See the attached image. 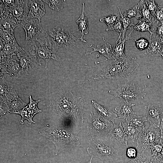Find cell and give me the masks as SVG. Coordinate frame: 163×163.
<instances>
[{
    "label": "cell",
    "mask_w": 163,
    "mask_h": 163,
    "mask_svg": "<svg viewBox=\"0 0 163 163\" xmlns=\"http://www.w3.org/2000/svg\"><path fill=\"white\" fill-rule=\"evenodd\" d=\"M93 158L92 157H91L90 160L87 163H91L92 162V159H93Z\"/></svg>",
    "instance_id": "cell-47"
},
{
    "label": "cell",
    "mask_w": 163,
    "mask_h": 163,
    "mask_svg": "<svg viewBox=\"0 0 163 163\" xmlns=\"http://www.w3.org/2000/svg\"><path fill=\"white\" fill-rule=\"evenodd\" d=\"M42 1L47 4L49 7L52 9L58 11L63 8V2L65 1L52 0H42Z\"/></svg>",
    "instance_id": "cell-36"
},
{
    "label": "cell",
    "mask_w": 163,
    "mask_h": 163,
    "mask_svg": "<svg viewBox=\"0 0 163 163\" xmlns=\"http://www.w3.org/2000/svg\"><path fill=\"white\" fill-rule=\"evenodd\" d=\"M86 80L88 83L96 81H113L126 79L137 69L139 65L135 56L131 55L122 60L113 59Z\"/></svg>",
    "instance_id": "cell-2"
},
{
    "label": "cell",
    "mask_w": 163,
    "mask_h": 163,
    "mask_svg": "<svg viewBox=\"0 0 163 163\" xmlns=\"http://www.w3.org/2000/svg\"><path fill=\"white\" fill-rule=\"evenodd\" d=\"M100 117L95 112H91L88 120L87 128L88 135L92 138L106 139L113 126L110 122H102L100 120Z\"/></svg>",
    "instance_id": "cell-7"
},
{
    "label": "cell",
    "mask_w": 163,
    "mask_h": 163,
    "mask_svg": "<svg viewBox=\"0 0 163 163\" xmlns=\"http://www.w3.org/2000/svg\"><path fill=\"white\" fill-rule=\"evenodd\" d=\"M8 7V14L2 18L8 19L15 28L27 18L29 13L28 0H16L13 5Z\"/></svg>",
    "instance_id": "cell-10"
},
{
    "label": "cell",
    "mask_w": 163,
    "mask_h": 163,
    "mask_svg": "<svg viewBox=\"0 0 163 163\" xmlns=\"http://www.w3.org/2000/svg\"><path fill=\"white\" fill-rule=\"evenodd\" d=\"M118 9L120 15L122 26L123 29V33L122 39L123 40L125 37V34L127 30L130 29L132 26L134 25L133 20L130 19L123 16L121 13L119 7Z\"/></svg>",
    "instance_id": "cell-31"
},
{
    "label": "cell",
    "mask_w": 163,
    "mask_h": 163,
    "mask_svg": "<svg viewBox=\"0 0 163 163\" xmlns=\"http://www.w3.org/2000/svg\"><path fill=\"white\" fill-rule=\"evenodd\" d=\"M0 30L11 32H14L15 28L11 22L5 18H0Z\"/></svg>",
    "instance_id": "cell-38"
},
{
    "label": "cell",
    "mask_w": 163,
    "mask_h": 163,
    "mask_svg": "<svg viewBox=\"0 0 163 163\" xmlns=\"http://www.w3.org/2000/svg\"><path fill=\"white\" fill-rule=\"evenodd\" d=\"M4 44V47L0 50V58L17 55L23 50V47L20 46L16 41Z\"/></svg>",
    "instance_id": "cell-23"
},
{
    "label": "cell",
    "mask_w": 163,
    "mask_h": 163,
    "mask_svg": "<svg viewBox=\"0 0 163 163\" xmlns=\"http://www.w3.org/2000/svg\"><path fill=\"white\" fill-rule=\"evenodd\" d=\"M156 27L157 30L155 32L161 38H163V23Z\"/></svg>",
    "instance_id": "cell-45"
},
{
    "label": "cell",
    "mask_w": 163,
    "mask_h": 163,
    "mask_svg": "<svg viewBox=\"0 0 163 163\" xmlns=\"http://www.w3.org/2000/svg\"><path fill=\"white\" fill-rule=\"evenodd\" d=\"M21 68V74L28 75L38 67L41 66L34 50L30 44L17 54Z\"/></svg>",
    "instance_id": "cell-9"
},
{
    "label": "cell",
    "mask_w": 163,
    "mask_h": 163,
    "mask_svg": "<svg viewBox=\"0 0 163 163\" xmlns=\"http://www.w3.org/2000/svg\"><path fill=\"white\" fill-rule=\"evenodd\" d=\"M29 13L27 18H36L40 22L45 13L44 2L42 0H28Z\"/></svg>",
    "instance_id": "cell-17"
},
{
    "label": "cell",
    "mask_w": 163,
    "mask_h": 163,
    "mask_svg": "<svg viewBox=\"0 0 163 163\" xmlns=\"http://www.w3.org/2000/svg\"><path fill=\"white\" fill-rule=\"evenodd\" d=\"M123 15L129 18L134 17L138 20L142 19L138 3L133 7L126 10Z\"/></svg>",
    "instance_id": "cell-28"
},
{
    "label": "cell",
    "mask_w": 163,
    "mask_h": 163,
    "mask_svg": "<svg viewBox=\"0 0 163 163\" xmlns=\"http://www.w3.org/2000/svg\"><path fill=\"white\" fill-rule=\"evenodd\" d=\"M72 96L71 93H65L53 101L51 107L63 118L64 125L74 130L81 131L78 126L84 122L83 104L81 101L73 98Z\"/></svg>",
    "instance_id": "cell-1"
},
{
    "label": "cell",
    "mask_w": 163,
    "mask_h": 163,
    "mask_svg": "<svg viewBox=\"0 0 163 163\" xmlns=\"http://www.w3.org/2000/svg\"><path fill=\"white\" fill-rule=\"evenodd\" d=\"M30 102L27 105L28 108L32 113L34 116L37 113H40L41 112V110L39 109L37 107V104L40 101V99L36 101L34 100L31 95L29 96Z\"/></svg>",
    "instance_id": "cell-34"
},
{
    "label": "cell",
    "mask_w": 163,
    "mask_h": 163,
    "mask_svg": "<svg viewBox=\"0 0 163 163\" xmlns=\"http://www.w3.org/2000/svg\"><path fill=\"white\" fill-rule=\"evenodd\" d=\"M153 23V22L149 23L144 21H139L138 24L134 25L133 28L135 30L141 32L148 31L151 34L152 32L150 31V29Z\"/></svg>",
    "instance_id": "cell-35"
},
{
    "label": "cell",
    "mask_w": 163,
    "mask_h": 163,
    "mask_svg": "<svg viewBox=\"0 0 163 163\" xmlns=\"http://www.w3.org/2000/svg\"><path fill=\"white\" fill-rule=\"evenodd\" d=\"M121 123L125 133L127 136L124 143L127 147L128 140H131L132 142H134L135 140L137 139L139 133L142 131L143 127L130 125L126 122H122Z\"/></svg>",
    "instance_id": "cell-22"
},
{
    "label": "cell",
    "mask_w": 163,
    "mask_h": 163,
    "mask_svg": "<svg viewBox=\"0 0 163 163\" xmlns=\"http://www.w3.org/2000/svg\"><path fill=\"white\" fill-rule=\"evenodd\" d=\"M161 56L162 57V58H163V53L162 55Z\"/></svg>",
    "instance_id": "cell-49"
},
{
    "label": "cell",
    "mask_w": 163,
    "mask_h": 163,
    "mask_svg": "<svg viewBox=\"0 0 163 163\" xmlns=\"http://www.w3.org/2000/svg\"><path fill=\"white\" fill-rule=\"evenodd\" d=\"M100 139L92 138L89 141L86 150L91 157H97L103 161H115L119 158L118 151L113 147L110 139Z\"/></svg>",
    "instance_id": "cell-4"
},
{
    "label": "cell",
    "mask_w": 163,
    "mask_h": 163,
    "mask_svg": "<svg viewBox=\"0 0 163 163\" xmlns=\"http://www.w3.org/2000/svg\"><path fill=\"white\" fill-rule=\"evenodd\" d=\"M112 123L113 126L109 133V135L111 136V138H114L122 144L125 142L127 136L125 133L121 123L118 125L116 124L114 122Z\"/></svg>",
    "instance_id": "cell-24"
},
{
    "label": "cell",
    "mask_w": 163,
    "mask_h": 163,
    "mask_svg": "<svg viewBox=\"0 0 163 163\" xmlns=\"http://www.w3.org/2000/svg\"><path fill=\"white\" fill-rule=\"evenodd\" d=\"M161 137L159 128H155L150 124L149 128H143L142 133L137 139V146L142 152L145 151Z\"/></svg>",
    "instance_id": "cell-12"
},
{
    "label": "cell",
    "mask_w": 163,
    "mask_h": 163,
    "mask_svg": "<svg viewBox=\"0 0 163 163\" xmlns=\"http://www.w3.org/2000/svg\"><path fill=\"white\" fill-rule=\"evenodd\" d=\"M0 40L4 43L13 42L16 41L14 32H11L0 30Z\"/></svg>",
    "instance_id": "cell-33"
},
{
    "label": "cell",
    "mask_w": 163,
    "mask_h": 163,
    "mask_svg": "<svg viewBox=\"0 0 163 163\" xmlns=\"http://www.w3.org/2000/svg\"><path fill=\"white\" fill-rule=\"evenodd\" d=\"M126 155L129 158L134 159L137 155V152L136 148L133 147L128 148L126 150Z\"/></svg>",
    "instance_id": "cell-44"
},
{
    "label": "cell",
    "mask_w": 163,
    "mask_h": 163,
    "mask_svg": "<svg viewBox=\"0 0 163 163\" xmlns=\"http://www.w3.org/2000/svg\"><path fill=\"white\" fill-rule=\"evenodd\" d=\"M133 32V30L131 31L129 34L126 36L123 40L118 36L113 48L111 59L117 60L121 59L123 60L127 57L125 54V43L126 41L131 39V34Z\"/></svg>",
    "instance_id": "cell-18"
},
{
    "label": "cell",
    "mask_w": 163,
    "mask_h": 163,
    "mask_svg": "<svg viewBox=\"0 0 163 163\" xmlns=\"http://www.w3.org/2000/svg\"><path fill=\"white\" fill-rule=\"evenodd\" d=\"M135 104L129 102H122L120 106L116 107L115 110L117 112V115L119 118L126 119L128 117L133 114L134 112L132 107Z\"/></svg>",
    "instance_id": "cell-26"
},
{
    "label": "cell",
    "mask_w": 163,
    "mask_h": 163,
    "mask_svg": "<svg viewBox=\"0 0 163 163\" xmlns=\"http://www.w3.org/2000/svg\"><path fill=\"white\" fill-rule=\"evenodd\" d=\"M161 40H162V42L163 43V38H161Z\"/></svg>",
    "instance_id": "cell-48"
},
{
    "label": "cell",
    "mask_w": 163,
    "mask_h": 163,
    "mask_svg": "<svg viewBox=\"0 0 163 163\" xmlns=\"http://www.w3.org/2000/svg\"><path fill=\"white\" fill-rule=\"evenodd\" d=\"M146 111V121L155 128H159L163 120V110L157 104H149L144 107Z\"/></svg>",
    "instance_id": "cell-15"
},
{
    "label": "cell",
    "mask_w": 163,
    "mask_h": 163,
    "mask_svg": "<svg viewBox=\"0 0 163 163\" xmlns=\"http://www.w3.org/2000/svg\"><path fill=\"white\" fill-rule=\"evenodd\" d=\"M145 2L147 7L152 15L158 8V5L154 0H145Z\"/></svg>",
    "instance_id": "cell-43"
},
{
    "label": "cell",
    "mask_w": 163,
    "mask_h": 163,
    "mask_svg": "<svg viewBox=\"0 0 163 163\" xmlns=\"http://www.w3.org/2000/svg\"><path fill=\"white\" fill-rule=\"evenodd\" d=\"M20 26L24 30L26 35L25 41L28 43L34 42L45 35L40 22L37 19L27 18L20 23Z\"/></svg>",
    "instance_id": "cell-11"
},
{
    "label": "cell",
    "mask_w": 163,
    "mask_h": 163,
    "mask_svg": "<svg viewBox=\"0 0 163 163\" xmlns=\"http://www.w3.org/2000/svg\"><path fill=\"white\" fill-rule=\"evenodd\" d=\"M109 93L119 97L122 102H129L139 98H143L146 94L144 90L133 82L118 84L116 89L109 90Z\"/></svg>",
    "instance_id": "cell-8"
},
{
    "label": "cell",
    "mask_w": 163,
    "mask_h": 163,
    "mask_svg": "<svg viewBox=\"0 0 163 163\" xmlns=\"http://www.w3.org/2000/svg\"><path fill=\"white\" fill-rule=\"evenodd\" d=\"M39 133L54 144L56 155L66 146H78L80 144L77 137L78 133L63 126H53L45 127L41 130Z\"/></svg>",
    "instance_id": "cell-3"
},
{
    "label": "cell",
    "mask_w": 163,
    "mask_h": 163,
    "mask_svg": "<svg viewBox=\"0 0 163 163\" xmlns=\"http://www.w3.org/2000/svg\"><path fill=\"white\" fill-rule=\"evenodd\" d=\"M0 74V101H3L10 99L16 92L12 84L5 79L2 74Z\"/></svg>",
    "instance_id": "cell-19"
},
{
    "label": "cell",
    "mask_w": 163,
    "mask_h": 163,
    "mask_svg": "<svg viewBox=\"0 0 163 163\" xmlns=\"http://www.w3.org/2000/svg\"><path fill=\"white\" fill-rule=\"evenodd\" d=\"M144 163H163V159L162 158L152 155L150 151L148 154L147 158Z\"/></svg>",
    "instance_id": "cell-42"
},
{
    "label": "cell",
    "mask_w": 163,
    "mask_h": 163,
    "mask_svg": "<svg viewBox=\"0 0 163 163\" xmlns=\"http://www.w3.org/2000/svg\"><path fill=\"white\" fill-rule=\"evenodd\" d=\"M148 38L149 43L145 55L151 56H161L163 53V43L154 29Z\"/></svg>",
    "instance_id": "cell-16"
},
{
    "label": "cell",
    "mask_w": 163,
    "mask_h": 163,
    "mask_svg": "<svg viewBox=\"0 0 163 163\" xmlns=\"http://www.w3.org/2000/svg\"><path fill=\"white\" fill-rule=\"evenodd\" d=\"M120 17V14L114 13L107 16L101 17L99 21L101 22L105 23L109 28L118 21Z\"/></svg>",
    "instance_id": "cell-30"
},
{
    "label": "cell",
    "mask_w": 163,
    "mask_h": 163,
    "mask_svg": "<svg viewBox=\"0 0 163 163\" xmlns=\"http://www.w3.org/2000/svg\"><path fill=\"white\" fill-rule=\"evenodd\" d=\"M27 105L16 93L10 99L0 102V117L9 113L17 114Z\"/></svg>",
    "instance_id": "cell-14"
},
{
    "label": "cell",
    "mask_w": 163,
    "mask_h": 163,
    "mask_svg": "<svg viewBox=\"0 0 163 163\" xmlns=\"http://www.w3.org/2000/svg\"><path fill=\"white\" fill-rule=\"evenodd\" d=\"M135 42L137 48L140 50H143L147 49L149 42L148 40L143 38H141L138 40H136L133 38H131Z\"/></svg>",
    "instance_id": "cell-39"
},
{
    "label": "cell",
    "mask_w": 163,
    "mask_h": 163,
    "mask_svg": "<svg viewBox=\"0 0 163 163\" xmlns=\"http://www.w3.org/2000/svg\"><path fill=\"white\" fill-rule=\"evenodd\" d=\"M0 73L11 77H18L21 74V68L17 55L0 58Z\"/></svg>",
    "instance_id": "cell-13"
},
{
    "label": "cell",
    "mask_w": 163,
    "mask_h": 163,
    "mask_svg": "<svg viewBox=\"0 0 163 163\" xmlns=\"http://www.w3.org/2000/svg\"><path fill=\"white\" fill-rule=\"evenodd\" d=\"M106 31L113 30L117 32L118 36L121 39L123 33V29L121 21V18L120 17V19L116 23L113 24L111 27L108 28L106 29Z\"/></svg>",
    "instance_id": "cell-37"
},
{
    "label": "cell",
    "mask_w": 163,
    "mask_h": 163,
    "mask_svg": "<svg viewBox=\"0 0 163 163\" xmlns=\"http://www.w3.org/2000/svg\"><path fill=\"white\" fill-rule=\"evenodd\" d=\"M126 122L130 125L142 127H145L144 122L146 121L145 117L137 115L134 113L126 119Z\"/></svg>",
    "instance_id": "cell-27"
},
{
    "label": "cell",
    "mask_w": 163,
    "mask_h": 163,
    "mask_svg": "<svg viewBox=\"0 0 163 163\" xmlns=\"http://www.w3.org/2000/svg\"><path fill=\"white\" fill-rule=\"evenodd\" d=\"M85 6L84 3H83L81 14L76 22L79 27L77 31H79L81 35L80 38H79L80 40L83 42L87 43V41L84 40L83 38L84 35L88 34L89 32L88 21L86 14Z\"/></svg>",
    "instance_id": "cell-21"
},
{
    "label": "cell",
    "mask_w": 163,
    "mask_h": 163,
    "mask_svg": "<svg viewBox=\"0 0 163 163\" xmlns=\"http://www.w3.org/2000/svg\"><path fill=\"white\" fill-rule=\"evenodd\" d=\"M138 4L142 18L145 19L147 22H152L151 19L152 15L146 6L145 0H140Z\"/></svg>",
    "instance_id": "cell-29"
},
{
    "label": "cell",
    "mask_w": 163,
    "mask_h": 163,
    "mask_svg": "<svg viewBox=\"0 0 163 163\" xmlns=\"http://www.w3.org/2000/svg\"><path fill=\"white\" fill-rule=\"evenodd\" d=\"M72 32L65 27L56 26L50 28L48 34L57 49L61 47L72 48L76 45L80 40Z\"/></svg>",
    "instance_id": "cell-6"
},
{
    "label": "cell",
    "mask_w": 163,
    "mask_h": 163,
    "mask_svg": "<svg viewBox=\"0 0 163 163\" xmlns=\"http://www.w3.org/2000/svg\"><path fill=\"white\" fill-rule=\"evenodd\" d=\"M155 18L154 23L156 21L157 23L160 22L161 23H163V6H158L154 14H153Z\"/></svg>",
    "instance_id": "cell-40"
},
{
    "label": "cell",
    "mask_w": 163,
    "mask_h": 163,
    "mask_svg": "<svg viewBox=\"0 0 163 163\" xmlns=\"http://www.w3.org/2000/svg\"><path fill=\"white\" fill-rule=\"evenodd\" d=\"M89 46L90 47L93 48V50L91 51H87L85 55L91 54L94 52H97L99 53L97 56V58L101 55L107 58L106 60L107 59H111L113 48L110 43H107L102 46L97 45L96 48L93 47L91 45H89Z\"/></svg>",
    "instance_id": "cell-25"
},
{
    "label": "cell",
    "mask_w": 163,
    "mask_h": 163,
    "mask_svg": "<svg viewBox=\"0 0 163 163\" xmlns=\"http://www.w3.org/2000/svg\"><path fill=\"white\" fill-rule=\"evenodd\" d=\"M159 128L161 131V138L163 139V120L161 122Z\"/></svg>",
    "instance_id": "cell-46"
},
{
    "label": "cell",
    "mask_w": 163,
    "mask_h": 163,
    "mask_svg": "<svg viewBox=\"0 0 163 163\" xmlns=\"http://www.w3.org/2000/svg\"><path fill=\"white\" fill-rule=\"evenodd\" d=\"M29 44L38 59L40 61H45V69H47L48 63L50 59L60 61V57L57 53L58 49L46 32L43 36Z\"/></svg>",
    "instance_id": "cell-5"
},
{
    "label": "cell",
    "mask_w": 163,
    "mask_h": 163,
    "mask_svg": "<svg viewBox=\"0 0 163 163\" xmlns=\"http://www.w3.org/2000/svg\"><path fill=\"white\" fill-rule=\"evenodd\" d=\"M145 152H142L141 153H138L135 158L126 163H144L148 156V154H146Z\"/></svg>",
    "instance_id": "cell-41"
},
{
    "label": "cell",
    "mask_w": 163,
    "mask_h": 163,
    "mask_svg": "<svg viewBox=\"0 0 163 163\" xmlns=\"http://www.w3.org/2000/svg\"><path fill=\"white\" fill-rule=\"evenodd\" d=\"M91 103L97 112L98 115L102 117L105 121L112 122L118 118L117 114L110 109L98 104L94 100L91 101Z\"/></svg>",
    "instance_id": "cell-20"
},
{
    "label": "cell",
    "mask_w": 163,
    "mask_h": 163,
    "mask_svg": "<svg viewBox=\"0 0 163 163\" xmlns=\"http://www.w3.org/2000/svg\"><path fill=\"white\" fill-rule=\"evenodd\" d=\"M17 114L20 115L21 117V118L20 120L21 124H24V120H27L28 123L29 125H31L32 123H35L33 120L34 116L29 111L26 106Z\"/></svg>",
    "instance_id": "cell-32"
}]
</instances>
